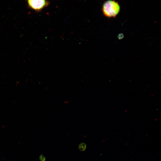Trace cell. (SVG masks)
I'll list each match as a JSON object with an SVG mask.
<instances>
[{
  "instance_id": "3",
  "label": "cell",
  "mask_w": 161,
  "mask_h": 161,
  "mask_svg": "<svg viewBox=\"0 0 161 161\" xmlns=\"http://www.w3.org/2000/svg\"><path fill=\"white\" fill-rule=\"evenodd\" d=\"M86 148V144L84 142L80 143L78 146V148L80 151H84Z\"/></svg>"
},
{
  "instance_id": "2",
  "label": "cell",
  "mask_w": 161,
  "mask_h": 161,
  "mask_svg": "<svg viewBox=\"0 0 161 161\" xmlns=\"http://www.w3.org/2000/svg\"><path fill=\"white\" fill-rule=\"evenodd\" d=\"M30 7L36 11H39L48 6L49 2L47 0H28Z\"/></svg>"
},
{
  "instance_id": "1",
  "label": "cell",
  "mask_w": 161,
  "mask_h": 161,
  "mask_svg": "<svg viewBox=\"0 0 161 161\" xmlns=\"http://www.w3.org/2000/svg\"><path fill=\"white\" fill-rule=\"evenodd\" d=\"M120 10V6L118 2L113 0L106 1L102 7L103 15L108 18H115Z\"/></svg>"
},
{
  "instance_id": "4",
  "label": "cell",
  "mask_w": 161,
  "mask_h": 161,
  "mask_svg": "<svg viewBox=\"0 0 161 161\" xmlns=\"http://www.w3.org/2000/svg\"><path fill=\"white\" fill-rule=\"evenodd\" d=\"M40 159L42 161H45L46 160V158L44 156H41Z\"/></svg>"
}]
</instances>
